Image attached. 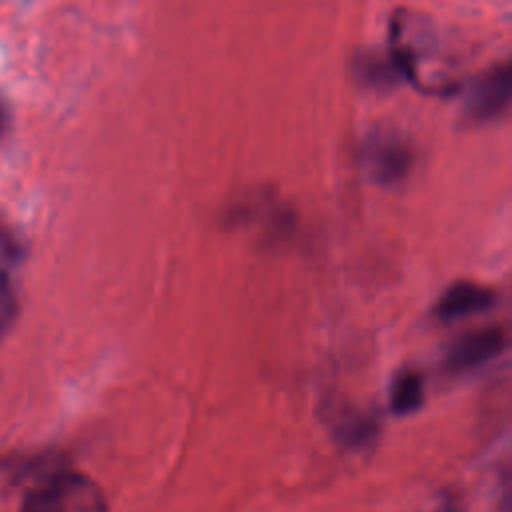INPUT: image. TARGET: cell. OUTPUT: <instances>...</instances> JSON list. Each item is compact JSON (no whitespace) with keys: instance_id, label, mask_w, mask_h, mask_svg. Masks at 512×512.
Here are the masks:
<instances>
[{"instance_id":"6da1fadb","label":"cell","mask_w":512,"mask_h":512,"mask_svg":"<svg viewBox=\"0 0 512 512\" xmlns=\"http://www.w3.org/2000/svg\"><path fill=\"white\" fill-rule=\"evenodd\" d=\"M22 512H106V500L88 476L56 472L26 496Z\"/></svg>"},{"instance_id":"277c9868","label":"cell","mask_w":512,"mask_h":512,"mask_svg":"<svg viewBox=\"0 0 512 512\" xmlns=\"http://www.w3.org/2000/svg\"><path fill=\"white\" fill-rule=\"evenodd\" d=\"M506 346V336L496 326H482L462 334L446 352L444 364L450 372H468L496 358Z\"/></svg>"},{"instance_id":"8992f818","label":"cell","mask_w":512,"mask_h":512,"mask_svg":"<svg viewBox=\"0 0 512 512\" xmlns=\"http://www.w3.org/2000/svg\"><path fill=\"white\" fill-rule=\"evenodd\" d=\"M332 432L344 446L364 448L374 442L378 434V422L364 412L342 410L332 420Z\"/></svg>"},{"instance_id":"7a4b0ae2","label":"cell","mask_w":512,"mask_h":512,"mask_svg":"<svg viewBox=\"0 0 512 512\" xmlns=\"http://www.w3.org/2000/svg\"><path fill=\"white\" fill-rule=\"evenodd\" d=\"M414 162L408 140L394 132H376L362 146V164L368 176L382 186L402 182Z\"/></svg>"},{"instance_id":"3957f363","label":"cell","mask_w":512,"mask_h":512,"mask_svg":"<svg viewBox=\"0 0 512 512\" xmlns=\"http://www.w3.org/2000/svg\"><path fill=\"white\" fill-rule=\"evenodd\" d=\"M512 108V60L484 72L466 96L464 112L474 122H488Z\"/></svg>"},{"instance_id":"9c48e42d","label":"cell","mask_w":512,"mask_h":512,"mask_svg":"<svg viewBox=\"0 0 512 512\" xmlns=\"http://www.w3.org/2000/svg\"><path fill=\"white\" fill-rule=\"evenodd\" d=\"M2 130H4V110L0 108V134H2Z\"/></svg>"},{"instance_id":"5b68a950","label":"cell","mask_w":512,"mask_h":512,"mask_svg":"<svg viewBox=\"0 0 512 512\" xmlns=\"http://www.w3.org/2000/svg\"><path fill=\"white\" fill-rule=\"evenodd\" d=\"M494 300L496 296L490 288L480 286L476 282L460 280L442 292L434 312L440 320H458L488 310L494 304Z\"/></svg>"},{"instance_id":"52a82bcc","label":"cell","mask_w":512,"mask_h":512,"mask_svg":"<svg viewBox=\"0 0 512 512\" xmlns=\"http://www.w3.org/2000/svg\"><path fill=\"white\" fill-rule=\"evenodd\" d=\"M424 402V380L416 372L400 374L390 392V408L394 414L404 416L418 410Z\"/></svg>"},{"instance_id":"ba28073f","label":"cell","mask_w":512,"mask_h":512,"mask_svg":"<svg viewBox=\"0 0 512 512\" xmlns=\"http://www.w3.org/2000/svg\"><path fill=\"white\" fill-rule=\"evenodd\" d=\"M10 250L12 248H8L4 236L0 234V340L12 326L16 314V288L8 262Z\"/></svg>"}]
</instances>
